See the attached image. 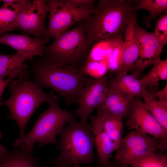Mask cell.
<instances>
[{
  "label": "cell",
  "instance_id": "cell-11",
  "mask_svg": "<svg viewBox=\"0 0 167 167\" xmlns=\"http://www.w3.org/2000/svg\"><path fill=\"white\" fill-rule=\"evenodd\" d=\"M49 12L47 0H35L19 14L11 28L28 33L35 38H45V20Z\"/></svg>",
  "mask_w": 167,
  "mask_h": 167
},
{
  "label": "cell",
  "instance_id": "cell-20",
  "mask_svg": "<svg viewBox=\"0 0 167 167\" xmlns=\"http://www.w3.org/2000/svg\"><path fill=\"white\" fill-rule=\"evenodd\" d=\"M32 58L19 52L12 55L0 54V79L17 72H27L28 66L25 62Z\"/></svg>",
  "mask_w": 167,
  "mask_h": 167
},
{
  "label": "cell",
  "instance_id": "cell-9",
  "mask_svg": "<svg viewBox=\"0 0 167 167\" xmlns=\"http://www.w3.org/2000/svg\"><path fill=\"white\" fill-rule=\"evenodd\" d=\"M126 125L128 129L146 134L159 140L167 147V132L146 109L139 97L134 98Z\"/></svg>",
  "mask_w": 167,
  "mask_h": 167
},
{
  "label": "cell",
  "instance_id": "cell-32",
  "mask_svg": "<svg viewBox=\"0 0 167 167\" xmlns=\"http://www.w3.org/2000/svg\"><path fill=\"white\" fill-rule=\"evenodd\" d=\"M156 97L161 101H167V84L160 91L155 93Z\"/></svg>",
  "mask_w": 167,
  "mask_h": 167
},
{
  "label": "cell",
  "instance_id": "cell-26",
  "mask_svg": "<svg viewBox=\"0 0 167 167\" xmlns=\"http://www.w3.org/2000/svg\"><path fill=\"white\" fill-rule=\"evenodd\" d=\"M131 167H167L166 155L152 152L145 156L133 163Z\"/></svg>",
  "mask_w": 167,
  "mask_h": 167
},
{
  "label": "cell",
  "instance_id": "cell-27",
  "mask_svg": "<svg viewBox=\"0 0 167 167\" xmlns=\"http://www.w3.org/2000/svg\"><path fill=\"white\" fill-rule=\"evenodd\" d=\"M124 40L122 36L117 37L116 44L107 61L108 70L118 73L122 64Z\"/></svg>",
  "mask_w": 167,
  "mask_h": 167
},
{
  "label": "cell",
  "instance_id": "cell-10",
  "mask_svg": "<svg viewBox=\"0 0 167 167\" xmlns=\"http://www.w3.org/2000/svg\"><path fill=\"white\" fill-rule=\"evenodd\" d=\"M134 35L139 49V55L131 73L136 77L147 68L161 59L163 46L153 32L141 28L136 22Z\"/></svg>",
  "mask_w": 167,
  "mask_h": 167
},
{
  "label": "cell",
  "instance_id": "cell-25",
  "mask_svg": "<svg viewBox=\"0 0 167 167\" xmlns=\"http://www.w3.org/2000/svg\"><path fill=\"white\" fill-rule=\"evenodd\" d=\"M118 36L100 41L94 45L85 62L107 61L116 44Z\"/></svg>",
  "mask_w": 167,
  "mask_h": 167
},
{
  "label": "cell",
  "instance_id": "cell-16",
  "mask_svg": "<svg viewBox=\"0 0 167 167\" xmlns=\"http://www.w3.org/2000/svg\"><path fill=\"white\" fill-rule=\"evenodd\" d=\"M94 144L96 149L97 161L100 167H105L110 161L115 145L103 129L95 116L91 118Z\"/></svg>",
  "mask_w": 167,
  "mask_h": 167
},
{
  "label": "cell",
  "instance_id": "cell-14",
  "mask_svg": "<svg viewBox=\"0 0 167 167\" xmlns=\"http://www.w3.org/2000/svg\"><path fill=\"white\" fill-rule=\"evenodd\" d=\"M135 98L107 88L104 101L96 108L98 111L122 119L129 114Z\"/></svg>",
  "mask_w": 167,
  "mask_h": 167
},
{
  "label": "cell",
  "instance_id": "cell-21",
  "mask_svg": "<svg viewBox=\"0 0 167 167\" xmlns=\"http://www.w3.org/2000/svg\"><path fill=\"white\" fill-rule=\"evenodd\" d=\"M95 117L114 143L116 149L122 138V119L98 110Z\"/></svg>",
  "mask_w": 167,
  "mask_h": 167
},
{
  "label": "cell",
  "instance_id": "cell-3",
  "mask_svg": "<svg viewBox=\"0 0 167 167\" xmlns=\"http://www.w3.org/2000/svg\"><path fill=\"white\" fill-rule=\"evenodd\" d=\"M59 134V155L49 162L55 167H72L76 164L90 165L95 161L94 139L91 124L70 120Z\"/></svg>",
  "mask_w": 167,
  "mask_h": 167
},
{
  "label": "cell",
  "instance_id": "cell-22",
  "mask_svg": "<svg viewBox=\"0 0 167 167\" xmlns=\"http://www.w3.org/2000/svg\"><path fill=\"white\" fill-rule=\"evenodd\" d=\"M143 98L144 105L162 127L167 132V101L158 100L155 94L157 90L149 91Z\"/></svg>",
  "mask_w": 167,
  "mask_h": 167
},
{
  "label": "cell",
  "instance_id": "cell-5",
  "mask_svg": "<svg viewBox=\"0 0 167 167\" xmlns=\"http://www.w3.org/2000/svg\"><path fill=\"white\" fill-rule=\"evenodd\" d=\"M58 98L49 102V108L41 113L30 131L21 140L15 141L13 145L22 146L33 150L34 144L38 142L42 146L50 143L56 146V139L64 125L74 118L71 112L61 108L58 102Z\"/></svg>",
  "mask_w": 167,
  "mask_h": 167
},
{
  "label": "cell",
  "instance_id": "cell-2",
  "mask_svg": "<svg viewBox=\"0 0 167 167\" xmlns=\"http://www.w3.org/2000/svg\"><path fill=\"white\" fill-rule=\"evenodd\" d=\"M133 2L101 0L95 12L84 20L89 41L93 45L106 39L122 36L134 13Z\"/></svg>",
  "mask_w": 167,
  "mask_h": 167
},
{
  "label": "cell",
  "instance_id": "cell-17",
  "mask_svg": "<svg viewBox=\"0 0 167 167\" xmlns=\"http://www.w3.org/2000/svg\"><path fill=\"white\" fill-rule=\"evenodd\" d=\"M107 88L124 94L143 98L149 91L139 79L131 74L117 75L115 78L108 81Z\"/></svg>",
  "mask_w": 167,
  "mask_h": 167
},
{
  "label": "cell",
  "instance_id": "cell-31",
  "mask_svg": "<svg viewBox=\"0 0 167 167\" xmlns=\"http://www.w3.org/2000/svg\"><path fill=\"white\" fill-rule=\"evenodd\" d=\"M71 4L79 8L91 7L95 6L93 0H67Z\"/></svg>",
  "mask_w": 167,
  "mask_h": 167
},
{
  "label": "cell",
  "instance_id": "cell-15",
  "mask_svg": "<svg viewBox=\"0 0 167 167\" xmlns=\"http://www.w3.org/2000/svg\"><path fill=\"white\" fill-rule=\"evenodd\" d=\"M136 22V16L134 13L125 30L122 64L117 75L127 74L133 70L138 58L139 49L134 35V28Z\"/></svg>",
  "mask_w": 167,
  "mask_h": 167
},
{
  "label": "cell",
  "instance_id": "cell-28",
  "mask_svg": "<svg viewBox=\"0 0 167 167\" xmlns=\"http://www.w3.org/2000/svg\"><path fill=\"white\" fill-rule=\"evenodd\" d=\"M79 68L83 73L94 79L104 77L108 70V62L105 60L86 62L84 65Z\"/></svg>",
  "mask_w": 167,
  "mask_h": 167
},
{
  "label": "cell",
  "instance_id": "cell-8",
  "mask_svg": "<svg viewBox=\"0 0 167 167\" xmlns=\"http://www.w3.org/2000/svg\"><path fill=\"white\" fill-rule=\"evenodd\" d=\"M49 12L48 28L45 38L48 42L67 31L77 22L84 20L94 13L95 6L81 8L67 0H47Z\"/></svg>",
  "mask_w": 167,
  "mask_h": 167
},
{
  "label": "cell",
  "instance_id": "cell-34",
  "mask_svg": "<svg viewBox=\"0 0 167 167\" xmlns=\"http://www.w3.org/2000/svg\"><path fill=\"white\" fill-rule=\"evenodd\" d=\"M113 162L110 161L105 167H113Z\"/></svg>",
  "mask_w": 167,
  "mask_h": 167
},
{
  "label": "cell",
  "instance_id": "cell-1",
  "mask_svg": "<svg viewBox=\"0 0 167 167\" xmlns=\"http://www.w3.org/2000/svg\"><path fill=\"white\" fill-rule=\"evenodd\" d=\"M41 57L32 69L33 83L41 88L52 89L68 105L76 102L90 79L77 65L63 64Z\"/></svg>",
  "mask_w": 167,
  "mask_h": 167
},
{
  "label": "cell",
  "instance_id": "cell-7",
  "mask_svg": "<svg viewBox=\"0 0 167 167\" xmlns=\"http://www.w3.org/2000/svg\"><path fill=\"white\" fill-rule=\"evenodd\" d=\"M166 148L159 140L134 130L122 138L116 149L115 164L129 167L134 162L154 152L161 153Z\"/></svg>",
  "mask_w": 167,
  "mask_h": 167
},
{
  "label": "cell",
  "instance_id": "cell-24",
  "mask_svg": "<svg viewBox=\"0 0 167 167\" xmlns=\"http://www.w3.org/2000/svg\"><path fill=\"white\" fill-rule=\"evenodd\" d=\"M144 10L149 13V17H146L144 23L148 28L151 26L153 19L157 15L167 11V0H141L134 6L132 11L133 13L139 10Z\"/></svg>",
  "mask_w": 167,
  "mask_h": 167
},
{
  "label": "cell",
  "instance_id": "cell-19",
  "mask_svg": "<svg viewBox=\"0 0 167 167\" xmlns=\"http://www.w3.org/2000/svg\"><path fill=\"white\" fill-rule=\"evenodd\" d=\"M0 7V38L11 28L20 13L32 2L28 0H3Z\"/></svg>",
  "mask_w": 167,
  "mask_h": 167
},
{
  "label": "cell",
  "instance_id": "cell-18",
  "mask_svg": "<svg viewBox=\"0 0 167 167\" xmlns=\"http://www.w3.org/2000/svg\"><path fill=\"white\" fill-rule=\"evenodd\" d=\"M13 151L0 155V167H41L33 151L22 147H15Z\"/></svg>",
  "mask_w": 167,
  "mask_h": 167
},
{
  "label": "cell",
  "instance_id": "cell-12",
  "mask_svg": "<svg viewBox=\"0 0 167 167\" xmlns=\"http://www.w3.org/2000/svg\"><path fill=\"white\" fill-rule=\"evenodd\" d=\"M108 78L106 76L99 79H90L76 102L79 107L75 113L86 122L90 114L104 100L107 88Z\"/></svg>",
  "mask_w": 167,
  "mask_h": 167
},
{
  "label": "cell",
  "instance_id": "cell-36",
  "mask_svg": "<svg viewBox=\"0 0 167 167\" xmlns=\"http://www.w3.org/2000/svg\"><path fill=\"white\" fill-rule=\"evenodd\" d=\"M2 0H0V2H2Z\"/></svg>",
  "mask_w": 167,
  "mask_h": 167
},
{
  "label": "cell",
  "instance_id": "cell-35",
  "mask_svg": "<svg viewBox=\"0 0 167 167\" xmlns=\"http://www.w3.org/2000/svg\"><path fill=\"white\" fill-rule=\"evenodd\" d=\"M72 167H81L80 165L78 164H74Z\"/></svg>",
  "mask_w": 167,
  "mask_h": 167
},
{
  "label": "cell",
  "instance_id": "cell-4",
  "mask_svg": "<svg viewBox=\"0 0 167 167\" xmlns=\"http://www.w3.org/2000/svg\"><path fill=\"white\" fill-rule=\"evenodd\" d=\"M27 72L19 75L18 79L12 80L8 85L10 97L2 102L9 109L11 118L15 120L19 128V141L25 136V129L30 118L43 103L58 97L52 94L44 92L41 88L29 80Z\"/></svg>",
  "mask_w": 167,
  "mask_h": 167
},
{
  "label": "cell",
  "instance_id": "cell-33",
  "mask_svg": "<svg viewBox=\"0 0 167 167\" xmlns=\"http://www.w3.org/2000/svg\"><path fill=\"white\" fill-rule=\"evenodd\" d=\"M8 150L5 146L0 143V155L9 153Z\"/></svg>",
  "mask_w": 167,
  "mask_h": 167
},
{
  "label": "cell",
  "instance_id": "cell-6",
  "mask_svg": "<svg viewBox=\"0 0 167 167\" xmlns=\"http://www.w3.org/2000/svg\"><path fill=\"white\" fill-rule=\"evenodd\" d=\"M92 46L83 20L72 29L54 38L53 42L45 47L44 55L61 63L77 65L88 57Z\"/></svg>",
  "mask_w": 167,
  "mask_h": 167
},
{
  "label": "cell",
  "instance_id": "cell-13",
  "mask_svg": "<svg viewBox=\"0 0 167 167\" xmlns=\"http://www.w3.org/2000/svg\"><path fill=\"white\" fill-rule=\"evenodd\" d=\"M47 41L45 38H33L26 35L5 33L0 38L1 44L10 46L19 52L33 58L42 57Z\"/></svg>",
  "mask_w": 167,
  "mask_h": 167
},
{
  "label": "cell",
  "instance_id": "cell-23",
  "mask_svg": "<svg viewBox=\"0 0 167 167\" xmlns=\"http://www.w3.org/2000/svg\"><path fill=\"white\" fill-rule=\"evenodd\" d=\"M167 79V59L155 63L149 71L140 81L149 91L157 90L159 82Z\"/></svg>",
  "mask_w": 167,
  "mask_h": 167
},
{
  "label": "cell",
  "instance_id": "cell-29",
  "mask_svg": "<svg viewBox=\"0 0 167 167\" xmlns=\"http://www.w3.org/2000/svg\"><path fill=\"white\" fill-rule=\"evenodd\" d=\"M154 35L164 47L167 43V13L161 16L156 23Z\"/></svg>",
  "mask_w": 167,
  "mask_h": 167
},
{
  "label": "cell",
  "instance_id": "cell-30",
  "mask_svg": "<svg viewBox=\"0 0 167 167\" xmlns=\"http://www.w3.org/2000/svg\"><path fill=\"white\" fill-rule=\"evenodd\" d=\"M23 73L22 72H17L10 75L6 79H0V106L2 105V102H1V97L5 87L15 78Z\"/></svg>",
  "mask_w": 167,
  "mask_h": 167
}]
</instances>
